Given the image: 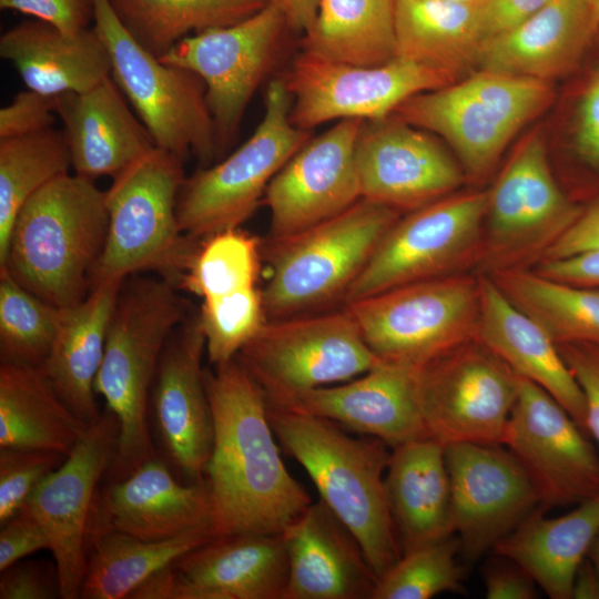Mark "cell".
Wrapping results in <instances>:
<instances>
[{
    "instance_id": "26",
    "label": "cell",
    "mask_w": 599,
    "mask_h": 599,
    "mask_svg": "<svg viewBox=\"0 0 599 599\" xmlns=\"http://www.w3.org/2000/svg\"><path fill=\"white\" fill-rule=\"evenodd\" d=\"M598 39L595 0H554L485 41L477 68L555 83L578 69Z\"/></svg>"
},
{
    "instance_id": "7",
    "label": "cell",
    "mask_w": 599,
    "mask_h": 599,
    "mask_svg": "<svg viewBox=\"0 0 599 599\" xmlns=\"http://www.w3.org/2000/svg\"><path fill=\"white\" fill-rule=\"evenodd\" d=\"M400 213L361 199L338 215L270 242L261 291L267 319L319 312L345 295Z\"/></svg>"
},
{
    "instance_id": "48",
    "label": "cell",
    "mask_w": 599,
    "mask_h": 599,
    "mask_svg": "<svg viewBox=\"0 0 599 599\" xmlns=\"http://www.w3.org/2000/svg\"><path fill=\"white\" fill-rule=\"evenodd\" d=\"M557 347L582 392L587 434L599 446V344L562 343Z\"/></svg>"
},
{
    "instance_id": "24",
    "label": "cell",
    "mask_w": 599,
    "mask_h": 599,
    "mask_svg": "<svg viewBox=\"0 0 599 599\" xmlns=\"http://www.w3.org/2000/svg\"><path fill=\"white\" fill-rule=\"evenodd\" d=\"M206 527L213 529L204 483L182 481L154 455L125 478L99 486L88 536L113 529L145 540H163Z\"/></svg>"
},
{
    "instance_id": "40",
    "label": "cell",
    "mask_w": 599,
    "mask_h": 599,
    "mask_svg": "<svg viewBox=\"0 0 599 599\" xmlns=\"http://www.w3.org/2000/svg\"><path fill=\"white\" fill-rule=\"evenodd\" d=\"M70 166L62 131L49 128L0 140V264L20 210L49 182L69 173Z\"/></svg>"
},
{
    "instance_id": "42",
    "label": "cell",
    "mask_w": 599,
    "mask_h": 599,
    "mask_svg": "<svg viewBox=\"0 0 599 599\" xmlns=\"http://www.w3.org/2000/svg\"><path fill=\"white\" fill-rule=\"evenodd\" d=\"M260 253L256 237L240 227L217 232L200 242L179 290L206 300L255 287Z\"/></svg>"
},
{
    "instance_id": "53",
    "label": "cell",
    "mask_w": 599,
    "mask_h": 599,
    "mask_svg": "<svg viewBox=\"0 0 599 599\" xmlns=\"http://www.w3.org/2000/svg\"><path fill=\"white\" fill-rule=\"evenodd\" d=\"M592 251H599V193L581 204L573 223L541 260L562 258Z\"/></svg>"
},
{
    "instance_id": "23",
    "label": "cell",
    "mask_w": 599,
    "mask_h": 599,
    "mask_svg": "<svg viewBox=\"0 0 599 599\" xmlns=\"http://www.w3.org/2000/svg\"><path fill=\"white\" fill-rule=\"evenodd\" d=\"M418 369L380 361L341 385L267 403L326 418L394 448L428 437L419 406Z\"/></svg>"
},
{
    "instance_id": "15",
    "label": "cell",
    "mask_w": 599,
    "mask_h": 599,
    "mask_svg": "<svg viewBox=\"0 0 599 599\" xmlns=\"http://www.w3.org/2000/svg\"><path fill=\"white\" fill-rule=\"evenodd\" d=\"M292 95L291 120L311 131L329 121H378L410 97L458 81L444 71L394 57L376 65L326 59L302 50L283 78Z\"/></svg>"
},
{
    "instance_id": "36",
    "label": "cell",
    "mask_w": 599,
    "mask_h": 599,
    "mask_svg": "<svg viewBox=\"0 0 599 599\" xmlns=\"http://www.w3.org/2000/svg\"><path fill=\"white\" fill-rule=\"evenodd\" d=\"M214 537L210 527L163 540H145L113 529L92 532L87 539L79 598H129L149 577Z\"/></svg>"
},
{
    "instance_id": "13",
    "label": "cell",
    "mask_w": 599,
    "mask_h": 599,
    "mask_svg": "<svg viewBox=\"0 0 599 599\" xmlns=\"http://www.w3.org/2000/svg\"><path fill=\"white\" fill-rule=\"evenodd\" d=\"M581 204L556 181L542 133H529L487 191L480 260L489 272L525 268V263L541 260Z\"/></svg>"
},
{
    "instance_id": "5",
    "label": "cell",
    "mask_w": 599,
    "mask_h": 599,
    "mask_svg": "<svg viewBox=\"0 0 599 599\" xmlns=\"http://www.w3.org/2000/svg\"><path fill=\"white\" fill-rule=\"evenodd\" d=\"M121 285L106 332L94 389L119 423L118 453L126 459L152 448L150 397L162 352L189 316L177 287L156 275H131Z\"/></svg>"
},
{
    "instance_id": "59",
    "label": "cell",
    "mask_w": 599,
    "mask_h": 599,
    "mask_svg": "<svg viewBox=\"0 0 599 599\" xmlns=\"http://www.w3.org/2000/svg\"><path fill=\"white\" fill-rule=\"evenodd\" d=\"M451 2H464V3H483L485 0H443Z\"/></svg>"
},
{
    "instance_id": "8",
    "label": "cell",
    "mask_w": 599,
    "mask_h": 599,
    "mask_svg": "<svg viewBox=\"0 0 599 599\" xmlns=\"http://www.w3.org/2000/svg\"><path fill=\"white\" fill-rule=\"evenodd\" d=\"M291 106L284 79L270 81L264 114L252 135L221 162L185 179L176 203L185 235L202 241L250 219L272 179L311 138V131L293 124Z\"/></svg>"
},
{
    "instance_id": "17",
    "label": "cell",
    "mask_w": 599,
    "mask_h": 599,
    "mask_svg": "<svg viewBox=\"0 0 599 599\" xmlns=\"http://www.w3.org/2000/svg\"><path fill=\"white\" fill-rule=\"evenodd\" d=\"M588 437L548 392L519 376L502 446L521 464L546 509L599 496V455Z\"/></svg>"
},
{
    "instance_id": "19",
    "label": "cell",
    "mask_w": 599,
    "mask_h": 599,
    "mask_svg": "<svg viewBox=\"0 0 599 599\" xmlns=\"http://www.w3.org/2000/svg\"><path fill=\"white\" fill-rule=\"evenodd\" d=\"M445 459L454 532L468 561L494 549L541 506L530 477L502 445L450 444Z\"/></svg>"
},
{
    "instance_id": "9",
    "label": "cell",
    "mask_w": 599,
    "mask_h": 599,
    "mask_svg": "<svg viewBox=\"0 0 599 599\" xmlns=\"http://www.w3.org/2000/svg\"><path fill=\"white\" fill-rule=\"evenodd\" d=\"M93 1V28L108 49L111 78L155 146L182 160L193 154L207 166L219 150L202 79L146 51L129 33L108 0Z\"/></svg>"
},
{
    "instance_id": "60",
    "label": "cell",
    "mask_w": 599,
    "mask_h": 599,
    "mask_svg": "<svg viewBox=\"0 0 599 599\" xmlns=\"http://www.w3.org/2000/svg\"><path fill=\"white\" fill-rule=\"evenodd\" d=\"M595 13H596L597 20L599 21V0L595 1Z\"/></svg>"
},
{
    "instance_id": "30",
    "label": "cell",
    "mask_w": 599,
    "mask_h": 599,
    "mask_svg": "<svg viewBox=\"0 0 599 599\" xmlns=\"http://www.w3.org/2000/svg\"><path fill=\"white\" fill-rule=\"evenodd\" d=\"M0 57L14 67L28 89L54 98L88 91L110 78L112 70L94 28L71 34L37 19L0 37Z\"/></svg>"
},
{
    "instance_id": "28",
    "label": "cell",
    "mask_w": 599,
    "mask_h": 599,
    "mask_svg": "<svg viewBox=\"0 0 599 599\" xmlns=\"http://www.w3.org/2000/svg\"><path fill=\"white\" fill-rule=\"evenodd\" d=\"M55 111L78 175L113 177L155 148L111 77L88 91L57 97Z\"/></svg>"
},
{
    "instance_id": "47",
    "label": "cell",
    "mask_w": 599,
    "mask_h": 599,
    "mask_svg": "<svg viewBox=\"0 0 599 599\" xmlns=\"http://www.w3.org/2000/svg\"><path fill=\"white\" fill-rule=\"evenodd\" d=\"M54 598H61L55 564L24 558L1 570L0 599Z\"/></svg>"
},
{
    "instance_id": "35",
    "label": "cell",
    "mask_w": 599,
    "mask_h": 599,
    "mask_svg": "<svg viewBox=\"0 0 599 599\" xmlns=\"http://www.w3.org/2000/svg\"><path fill=\"white\" fill-rule=\"evenodd\" d=\"M89 426L60 398L41 367L1 363L0 448L68 456Z\"/></svg>"
},
{
    "instance_id": "39",
    "label": "cell",
    "mask_w": 599,
    "mask_h": 599,
    "mask_svg": "<svg viewBox=\"0 0 599 599\" xmlns=\"http://www.w3.org/2000/svg\"><path fill=\"white\" fill-rule=\"evenodd\" d=\"M146 51L161 58L184 38L238 22L271 0H108Z\"/></svg>"
},
{
    "instance_id": "33",
    "label": "cell",
    "mask_w": 599,
    "mask_h": 599,
    "mask_svg": "<svg viewBox=\"0 0 599 599\" xmlns=\"http://www.w3.org/2000/svg\"><path fill=\"white\" fill-rule=\"evenodd\" d=\"M540 506L494 547L520 565L551 599H571L576 573L599 534V496L564 516Z\"/></svg>"
},
{
    "instance_id": "44",
    "label": "cell",
    "mask_w": 599,
    "mask_h": 599,
    "mask_svg": "<svg viewBox=\"0 0 599 599\" xmlns=\"http://www.w3.org/2000/svg\"><path fill=\"white\" fill-rule=\"evenodd\" d=\"M458 537L427 544L405 552L380 576L372 599H429L439 593L463 590V568L457 562Z\"/></svg>"
},
{
    "instance_id": "58",
    "label": "cell",
    "mask_w": 599,
    "mask_h": 599,
    "mask_svg": "<svg viewBox=\"0 0 599 599\" xmlns=\"http://www.w3.org/2000/svg\"><path fill=\"white\" fill-rule=\"evenodd\" d=\"M587 557L591 561V564L593 565V567L596 568L599 575V534L593 540Z\"/></svg>"
},
{
    "instance_id": "4",
    "label": "cell",
    "mask_w": 599,
    "mask_h": 599,
    "mask_svg": "<svg viewBox=\"0 0 599 599\" xmlns=\"http://www.w3.org/2000/svg\"><path fill=\"white\" fill-rule=\"evenodd\" d=\"M185 179L183 160L156 146L113 176L106 190L108 233L91 287L151 271L179 288L201 242L177 223Z\"/></svg>"
},
{
    "instance_id": "37",
    "label": "cell",
    "mask_w": 599,
    "mask_h": 599,
    "mask_svg": "<svg viewBox=\"0 0 599 599\" xmlns=\"http://www.w3.org/2000/svg\"><path fill=\"white\" fill-rule=\"evenodd\" d=\"M556 344H599V287L555 281L527 268L487 273Z\"/></svg>"
},
{
    "instance_id": "50",
    "label": "cell",
    "mask_w": 599,
    "mask_h": 599,
    "mask_svg": "<svg viewBox=\"0 0 599 599\" xmlns=\"http://www.w3.org/2000/svg\"><path fill=\"white\" fill-rule=\"evenodd\" d=\"M0 8L30 16L71 34L88 29L94 19L93 0H0Z\"/></svg>"
},
{
    "instance_id": "27",
    "label": "cell",
    "mask_w": 599,
    "mask_h": 599,
    "mask_svg": "<svg viewBox=\"0 0 599 599\" xmlns=\"http://www.w3.org/2000/svg\"><path fill=\"white\" fill-rule=\"evenodd\" d=\"M282 535L288 562L283 599H372L376 575L356 538L321 499Z\"/></svg>"
},
{
    "instance_id": "34",
    "label": "cell",
    "mask_w": 599,
    "mask_h": 599,
    "mask_svg": "<svg viewBox=\"0 0 599 599\" xmlns=\"http://www.w3.org/2000/svg\"><path fill=\"white\" fill-rule=\"evenodd\" d=\"M483 3L394 0L395 57L457 80L471 73L484 42Z\"/></svg>"
},
{
    "instance_id": "20",
    "label": "cell",
    "mask_w": 599,
    "mask_h": 599,
    "mask_svg": "<svg viewBox=\"0 0 599 599\" xmlns=\"http://www.w3.org/2000/svg\"><path fill=\"white\" fill-rule=\"evenodd\" d=\"M355 161L362 199L400 214L457 192L466 179L434 136L395 114L364 121Z\"/></svg>"
},
{
    "instance_id": "61",
    "label": "cell",
    "mask_w": 599,
    "mask_h": 599,
    "mask_svg": "<svg viewBox=\"0 0 599 599\" xmlns=\"http://www.w3.org/2000/svg\"><path fill=\"white\" fill-rule=\"evenodd\" d=\"M596 1V0H595Z\"/></svg>"
},
{
    "instance_id": "14",
    "label": "cell",
    "mask_w": 599,
    "mask_h": 599,
    "mask_svg": "<svg viewBox=\"0 0 599 599\" xmlns=\"http://www.w3.org/2000/svg\"><path fill=\"white\" fill-rule=\"evenodd\" d=\"M519 375L478 338L418 369V396L429 438L502 445Z\"/></svg>"
},
{
    "instance_id": "29",
    "label": "cell",
    "mask_w": 599,
    "mask_h": 599,
    "mask_svg": "<svg viewBox=\"0 0 599 599\" xmlns=\"http://www.w3.org/2000/svg\"><path fill=\"white\" fill-rule=\"evenodd\" d=\"M478 277L480 315L477 338L517 375L548 392L587 434L585 398L557 344L537 322L506 297L488 274Z\"/></svg>"
},
{
    "instance_id": "51",
    "label": "cell",
    "mask_w": 599,
    "mask_h": 599,
    "mask_svg": "<svg viewBox=\"0 0 599 599\" xmlns=\"http://www.w3.org/2000/svg\"><path fill=\"white\" fill-rule=\"evenodd\" d=\"M43 549L50 550L49 538L42 525L26 507L1 524L0 571Z\"/></svg>"
},
{
    "instance_id": "54",
    "label": "cell",
    "mask_w": 599,
    "mask_h": 599,
    "mask_svg": "<svg viewBox=\"0 0 599 599\" xmlns=\"http://www.w3.org/2000/svg\"><path fill=\"white\" fill-rule=\"evenodd\" d=\"M551 1L554 0H485L481 6L484 42L524 22Z\"/></svg>"
},
{
    "instance_id": "1",
    "label": "cell",
    "mask_w": 599,
    "mask_h": 599,
    "mask_svg": "<svg viewBox=\"0 0 599 599\" xmlns=\"http://www.w3.org/2000/svg\"><path fill=\"white\" fill-rule=\"evenodd\" d=\"M204 379L214 440L203 483L215 536L282 534L312 500L283 463L264 392L237 357Z\"/></svg>"
},
{
    "instance_id": "52",
    "label": "cell",
    "mask_w": 599,
    "mask_h": 599,
    "mask_svg": "<svg viewBox=\"0 0 599 599\" xmlns=\"http://www.w3.org/2000/svg\"><path fill=\"white\" fill-rule=\"evenodd\" d=\"M483 579L488 599H534L536 582L516 561L495 554L483 569Z\"/></svg>"
},
{
    "instance_id": "38",
    "label": "cell",
    "mask_w": 599,
    "mask_h": 599,
    "mask_svg": "<svg viewBox=\"0 0 599 599\" xmlns=\"http://www.w3.org/2000/svg\"><path fill=\"white\" fill-rule=\"evenodd\" d=\"M302 50L353 64L376 65L395 57L394 0H321Z\"/></svg>"
},
{
    "instance_id": "46",
    "label": "cell",
    "mask_w": 599,
    "mask_h": 599,
    "mask_svg": "<svg viewBox=\"0 0 599 599\" xmlns=\"http://www.w3.org/2000/svg\"><path fill=\"white\" fill-rule=\"evenodd\" d=\"M65 455L21 448H0V525L19 512L39 484Z\"/></svg>"
},
{
    "instance_id": "12",
    "label": "cell",
    "mask_w": 599,
    "mask_h": 599,
    "mask_svg": "<svg viewBox=\"0 0 599 599\" xmlns=\"http://www.w3.org/2000/svg\"><path fill=\"white\" fill-rule=\"evenodd\" d=\"M487 191L455 192L406 213L347 291L349 304L402 285L460 273L480 260Z\"/></svg>"
},
{
    "instance_id": "18",
    "label": "cell",
    "mask_w": 599,
    "mask_h": 599,
    "mask_svg": "<svg viewBox=\"0 0 599 599\" xmlns=\"http://www.w3.org/2000/svg\"><path fill=\"white\" fill-rule=\"evenodd\" d=\"M118 437V419L106 408L23 506L39 520L49 538L62 599L80 596L90 516L100 481L114 459Z\"/></svg>"
},
{
    "instance_id": "3",
    "label": "cell",
    "mask_w": 599,
    "mask_h": 599,
    "mask_svg": "<svg viewBox=\"0 0 599 599\" xmlns=\"http://www.w3.org/2000/svg\"><path fill=\"white\" fill-rule=\"evenodd\" d=\"M109 226L106 191L65 173L20 210L0 270L41 300L65 308L90 292Z\"/></svg>"
},
{
    "instance_id": "41",
    "label": "cell",
    "mask_w": 599,
    "mask_h": 599,
    "mask_svg": "<svg viewBox=\"0 0 599 599\" xmlns=\"http://www.w3.org/2000/svg\"><path fill=\"white\" fill-rule=\"evenodd\" d=\"M62 316L58 308L0 270L1 363L40 367L54 343Z\"/></svg>"
},
{
    "instance_id": "11",
    "label": "cell",
    "mask_w": 599,
    "mask_h": 599,
    "mask_svg": "<svg viewBox=\"0 0 599 599\" xmlns=\"http://www.w3.org/2000/svg\"><path fill=\"white\" fill-rule=\"evenodd\" d=\"M236 357L270 403L348 382L380 362L346 306L266 319Z\"/></svg>"
},
{
    "instance_id": "32",
    "label": "cell",
    "mask_w": 599,
    "mask_h": 599,
    "mask_svg": "<svg viewBox=\"0 0 599 599\" xmlns=\"http://www.w3.org/2000/svg\"><path fill=\"white\" fill-rule=\"evenodd\" d=\"M122 283L92 286L82 301L62 308L54 343L40 366L60 398L88 425L101 416L94 384Z\"/></svg>"
},
{
    "instance_id": "25",
    "label": "cell",
    "mask_w": 599,
    "mask_h": 599,
    "mask_svg": "<svg viewBox=\"0 0 599 599\" xmlns=\"http://www.w3.org/2000/svg\"><path fill=\"white\" fill-rule=\"evenodd\" d=\"M171 568L174 599H283L288 577L282 534L214 537Z\"/></svg>"
},
{
    "instance_id": "55",
    "label": "cell",
    "mask_w": 599,
    "mask_h": 599,
    "mask_svg": "<svg viewBox=\"0 0 599 599\" xmlns=\"http://www.w3.org/2000/svg\"><path fill=\"white\" fill-rule=\"evenodd\" d=\"M534 271L555 281L599 287V251L541 260Z\"/></svg>"
},
{
    "instance_id": "2",
    "label": "cell",
    "mask_w": 599,
    "mask_h": 599,
    "mask_svg": "<svg viewBox=\"0 0 599 599\" xmlns=\"http://www.w3.org/2000/svg\"><path fill=\"white\" fill-rule=\"evenodd\" d=\"M267 408L277 441L356 538L378 579L403 555L384 485L390 447L376 437H352L326 418L268 403Z\"/></svg>"
},
{
    "instance_id": "21",
    "label": "cell",
    "mask_w": 599,
    "mask_h": 599,
    "mask_svg": "<svg viewBox=\"0 0 599 599\" xmlns=\"http://www.w3.org/2000/svg\"><path fill=\"white\" fill-rule=\"evenodd\" d=\"M363 123L341 120L309 138L272 179L264 194L270 242L334 217L362 199L355 146Z\"/></svg>"
},
{
    "instance_id": "10",
    "label": "cell",
    "mask_w": 599,
    "mask_h": 599,
    "mask_svg": "<svg viewBox=\"0 0 599 599\" xmlns=\"http://www.w3.org/2000/svg\"><path fill=\"white\" fill-rule=\"evenodd\" d=\"M345 306L380 361L420 368L477 338L479 277L455 273L424 280Z\"/></svg>"
},
{
    "instance_id": "22",
    "label": "cell",
    "mask_w": 599,
    "mask_h": 599,
    "mask_svg": "<svg viewBox=\"0 0 599 599\" xmlns=\"http://www.w3.org/2000/svg\"><path fill=\"white\" fill-rule=\"evenodd\" d=\"M205 339L197 315L170 336L153 382L150 409L163 459L185 483L203 481L214 440L202 368Z\"/></svg>"
},
{
    "instance_id": "45",
    "label": "cell",
    "mask_w": 599,
    "mask_h": 599,
    "mask_svg": "<svg viewBox=\"0 0 599 599\" xmlns=\"http://www.w3.org/2000/svg\"><path fill=\"white\" fill-rule=\"evenodd\" d=\"M197 318L214 367L234 359L267 319L256 286L203 300Z\"/></svg>"
},
{
    "instance_id": "43",
    "label": "cell",
    "mask_w": 599,
    "mask_h": 599,
    "mask_svg": "<svg viewBox=\"0 0 599 599\" xmlns=\"http://www.w3.org/2000/svg\"><path fill=\"white\" fill-rule=\"evenodd\" d=\"M571 75L564 144L587 201L599 193V39Z\"/></svg>"
},
{
    "instance_id": "31",
    "label": "cell",
    "mask_w": 599,
    "mask_h": 599,
    "mask_svg": "<svg viewBox=\"0 0 599 599\" xmlns=\"http://www.w3.org/2000/svg\"><path fill=\"white\" fill-rule=\"evenodd\" d=\"M384 485L403 554L455 535L444 445L427 437L392 448Z\"/></svg>"
},
{
    "instance_id": "16",
    "label": "cell",
    "mask_w": 599,
    "mask_h": 599,
    "mask_svg": "<svg viewBox=\"0 0 599 599\" xmlns=\"http://www.w3.org/2000/svg\"><path fill=\"white\" fill-rule=\"evenodd\" d=\"M285 29V17L271 0L238 22L184 38L159 58L204 82L219 154L234 139L252 97L271 72Z\"/></svg>"
},
{
    "instance_id": "57",
    "label": "cell",
    "mask_w": 599,
    "mask_h": 599,
    "mask_svg": "<svg viewBox=\"0 0 599 599\" xmlns=\"http://www.w3.org/2000/svg\"><path fill=\"white\" fill-rule=\"evenodd\" d=\"M571 598L599 599V575L588 557L578 568L573 580Z\"/></svg>"
},
{
    "instance_id": "49",
    "label": "cell",
    "mask_w": 599,
    "mask_h": 599,
    "mask_svg": "<svg viewBox=\"0 0 599 599\" xmlns=\"http://www.w3.org/2000/svg\"><path fill=\"white\" fill-rule=\"evenodd\" d=\"M57 98L28 89L0 109V140L53 128Z\"/></svg>"
},
{
    "instance_id": "6",
    "label": "cell",
    "mask_w": 599,
    "mask_h": 599,
    "mask_svg": "<svg viewBox=\"0 0 599 599\" xmlns=\"http://www.w3.org/2000/svg\"><path fill=\"white\" fill-rule=\"evenodd\" d=\"M550 81L478 69L446 87L424 91L394 112L443 138L478 182L493 171L512 138L555 100Z\"/></svg>"
},
{
    "instance_id": "56",
    "label": "cell",
    "mask_w": 599,
    "mask_h": 599,
    "mask_svg": "<svg viewBox=\"0 0 599 599\" xmlns=\"http://www.w3.org/2000/svg\"><path fill=\"white\" fill-rule=\"evenodd\" d=\"M283 12L287 28L307 33L317 17L321 0H272Z\"/></svg>"
}]
</instances>
